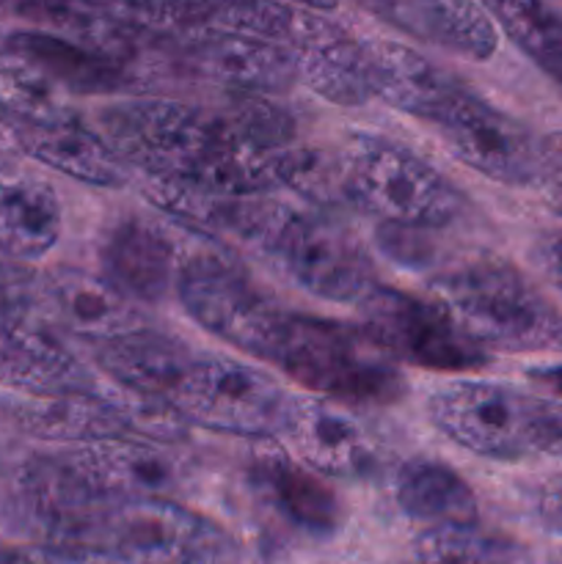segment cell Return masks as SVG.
<instances>
[{
    "label": "cell",
    "instance_id": "obj_28",
    "mask_svg": "<svg viewBox=\"0 0 562 564\" xmlns=\"http://www.w3.org/2000/svg\"><path fill=\"white\" fill-rule=\"evenodd\" d=\"M397 505L413 521L474 523L477 499L461 474L435 460H411L400 468L395 482Z\"/></svg>",
    "mask_w": 562,
    "mask_h": 564
},
{
    "label": "cell",
    "instance_id": "obj_26",
    "mask_svg": "<svg viewBox=\"0 0 562 564\" xmlns=\"http://www.w3.org/2000/svg\"><path fill=\"white\" fill-rule=\"evenodd\" d=\"M9 50L25 55L36 66H42L58 86L80 94H108L127 86V75L121 61L77 42V39L53 36V33H14L9 39Z\"/></svg>",
    "mask_w": 562,
    "mask_h": 564
},
{
    "label": "cell",
    "instance_id": "obj_25",
    "mask_svg": "<svg viewBox=\"0 0 562 564\" xmlns=\"http://www.w3.org/2000/svg\"><path fill=\"white\" fill-rule=\"evenodd\" d=\"M97 361L110 378V383L171 400V391L180 383L182 372L193 361V356L182 345L171 341L169 336L138 328L125 336H116V339L99 341Z\"/></svg>",
    "mask_w": 562,
    "mask_h": 564
},
{
    "label": "cell",
    "instance_id": "obj_9",
    "mask_svg": "<svg viewBox=\"0 0 562 564\" xmlns=\"http://www.w3.org/2000/svg\"><path fill=\"white\" fill-rule=\"evenodd\" d=\"M428 408L435 427L463 449L494 460H518L538 452L549 402L505 386L461 380L435 391Z\"/></svg>",
    "mask_w": 562,
    "mask_h": 564
},
{
    "label": "cell",
    "instance_id": "obj_11",
    "mask_svg": "<svg viewBox=\"0 0 562 564\" xmlns=\"http://www.w3.org/2000/svg\"><path fill=\"white\" fill-rule=\"evenodd\" d=\"M28 516L58 549L97 551L114 496L102 494L69 457H36L20 471Z\"/></svg>",
    "mask_w": 562,
    "mask_h": 564
},
{
    "label": "cell",
    "instance_id": "obj_39",
    "mask_svg": "<svg viewBox=\"0 0 562 564\" xmlns=\"http://www.w3.org/2000/svg\"><path fill=\"white\" fill-rule=\"evenodd\" d=\"M72 564H130L114 554H105V551H75L69 549Z\"/></svg>",
    "mask_w": 562,
    "mask_h": 564
},
{
    "label": "cell",
    "instance_id": "obj_38",
    "mask_svg": "<svg viewBox=\"0 0 562 564\" xmlns=\"http://www.w3.org/2000/svg\"><path fill=\"white\" fill-rule=\"evenodd\" d=\"M529 378L534 380V383H540L543 389H549L551 394L556 397V400L562 402V367H551V369H534Z\"/></svg>",
    "mask_w": 562,
    "mask_h": 564
},
{
    "label": "cell",
    "instance_id": "obj_33",
    "mask_svg": "<svg viewBox=\"0 0 562 564\" xmlns=\"http://www.w3.org/2000/svg\"><path fill=\"white\" fill-rule=\"evenodd\" d=\"M532 185L540 187L543 202L562 218V132H551L538 143Z\"/></svg>",
    "mask_w": 562,
    "mask_h": 564
},
{
    "label": "cell",
    "instance_id": "obj_3",
    "mask_svg": "<svg viewBox=\"0 0 562 564\" xmlns=\"http://www.w3.org/2000/svg\"><path fill=\"white\" fill-rule=\"evenodd\" d=\"M270 364L328 400L389 405L406 394V378L364 328L336 319L287 314Z\"/></svg>",
    "mask_w": 562,
    "mask_h": 564
},
{
    "label": "cell",
    "instance_id": "obj_13",
    "mask_svg": "<svg viewBox=\"0 0 562 564\" xmlns=\"http://www.w3.org/2000/svg\"><path fill=\"white\" fill-rule=\"evenodd\" d=\"M284 435L303 463L325 477H367L378 466V449L367 430L336 400H292Z\"/></svg>",
    "mask_w": 562,
    "mask_h": 564
},
{
    "label": "cell",
    "instance_id": "obj_14",
    "mask_svg": "<svg viewBox=\"0 0 562 564\" xmlns=\"http://www.w3.org/2000/svg\"><path fill=\"white\" fill-rule=\"evenodd\" d=\"M187 55L193 66L237 91L270 94L298 80V61L290 47L246 33L193 28Z\"/></svg>",
    "mask_w": 562,
    "mask_h": 564
},
{
    "label": "cell",
    "instance_id": "obj_32",
    "mask_svg": "<svg viewBox=\"0 0 562 564\" xmlns=\"http://www.w3.org/2000/svg\"><path fill=\"white\" fill-rule=\"evenodd\" d=\"M102 394L119 408L127 427H130L132 433L147 435V438L171 444V441L185 438L187 427H191V422L182 416V411L169 400V397L127 389V386L119 383H110V391H102Z\"/></svg>",
    "mask_w": 562,
    "mask_h": 564
},
{
    "label": "cell",
    "instance_id": "obj_17",
    "mask_svg": "<svg viewBox=\"0 0 562 564\" xmlns=\"http://www.w3.org/2000/svg\"><path fill=\"white\" fill-rule=\"evenodd\" d=\"M372 99L424 121H439L441 113L466 86L430 64L424 55L397 42H364Z\"/></svg>",
    "mask_w": 562,
    "mask_h": 564
},
{
    "label": "cell",
    "instance_id": "obj_5",
    "mask_svg": "<svg viewBox=\"0 0 562 564\" xmlns=\"http://www.w3.org/2000/svg\"><path fill=\"white\" fill-rule=\"evenodd\" d=\"M251 242L298 286L325 301H361L378 284L356 237L323 215L268 202Z\"/></svg>",
    "mask_w": 562,
    "mask_h": 564
},
{
    "label": "cell",
    "instance_id": "obj_7",
    "mask_svg": "<svg viewBox=\"0 0 562 564\" xmlns=\"http://www.w3.org/2000/svg\"><path fill=\"white\" fill-rule=\"evenodd\" d=\"M174 290L204 330L264 361L273 358L287 312L270 306L235 262L218 253H191L180 262Z\"/></svg>",
    "mask_w": 562,
    "mask_h": 564
},
{
    "label": "cell",
    "instance_id": "obj_40",
    "mask_svg": "<svg viewBox=\"0 0 562 564\" xmlns=\"http://www.w3.org/2000/svg\"><path fill=\"white\" fill-rule=\"evenodd\" d=\"M6 419H9V408H0V427H3Z\"/></svg>",
    "mask_w": 562,
    "mask_h": 564
},
{
    "label": "cell",
    "instance_id": "obj_18",
    "mask_svg": "<svg viewBox=\"0 0 562 564\" xmlns=\"http://www.w3.org/2000/svg\"><path fill=\"white\" fill-rule=\"evenodd\" d=\"M17 430L44 441H105L130 433L119 408L97 391H50L11 402Z\"/></svg>",
    "mask_w": 562,
    "mask_h": 564
},
{
    "label": "cell",
    "instance_id": "obj_8",
    "mask_svg": "<svg viewBox=\"0 0 562 564\" xmlns=\"http://www.w3.org/2000/svg\"><path fill=\"white\" fill-rule=\"evenodd\" d=\"M97 551L130 564H231L235 545L215 523L169 499H114Z\"/></svg>",
    "mask_w": 562,
    "mask_h": 564
},
{
    "label": "cell",
    "instance_id": "obj_1",
    "mask_svg": "<svg viewBox=\"0 0 562 564\" xmlns=\"http://www.w3.org/2000/svg\"><path fill=\"white\" fill-rule=\"evenodd\" d=\"M102 138L121 163L229 196H264L275 180L264 154L242 143L224 116L171 99H132L99 113Z\"/></svg>",
    "mask_w": 562,
    "mask_h": 564
},
{
    "label": "cell",
    "instance_id": "obj_36",
    "mask_svg": "<svg viewBox=\"0 0 562 564\" xmlns=\"http://www.w3.org/2000/svg\"><path fill=\"white\" fill-rule=\"evenodd\" d=\"M0 564H72L69 549H22L6 551Z\"/></svg>",
    "mask_w": 562,
    "mask_h": 564
},
{
    "label": "cell",
    "instance_id": "obj_22",
    "mask_svg": "<svg viewBox=\"0 0 562 564\" xmlns=\"http://www.w3.org/2000/svg\"><path fill=\"white\" fill-rule=\"evenodd\" d=\"M143 196L154 207L165 209L182 224L209 235H231L251 242L264 218L268 202L262 196H229L209 191L196 182L174 180V176H149Z\"/></svg>",
    "mask_w": 562,
    "mask_h": 564
},
{
    "label": "cell",
    "instance_id": "obj_24",
    "mask_svg": "<svg viewBox=\"0 0 562 564\" xmlns=\"http://www.w3.org/2000/svg\"><path fill=\"white\" fill-rule=\"evenodd\" d=\"M253 479L270 496L281 516L309 534H334L342 523V507L334 490L312 471L279 452H262L253 463Z\"/></svg>",
    "mask_w": 562,
    "mask_h": 564
},
{
    "label": "cell",
    "instance_id": "obj_23",
    "mask_svg": "<svg viewBox=\"0 0 562 564\" xmlns=\"http://www.w3.org/2000/svg\"><path fill=\"white\" fill-rule=\"evenodd\" d=\"M14 138L31 158L77 182L97 187H119L125 169L99 132L86 130L75 119L53 124H11Z\"/></svg>",
    "mask_w": 562,
    "mask_h": 564
},
{
    "label": "cell",
    "instance_id": "obj_4",
    "mask_svg": "<svg viewBox=\"0 0 562 564\" xmlns=\"http://www.w3.org/2000/svg\"><path fill=\"white\" fill-rule=\"evenodd\" d=\"M339 169L350 204L386 224L441 229L463 209L461 191L446 176L389 138L353 135Z\"/></svg>",
    "mask_w": 562,
    "mask_h": 564
},
{
    "label": "cell",
    "instance_id": "obj_6",
    "mask_svg": "<svg viewBox=\"0 0 562 564\" xmlns=\"http://www.w3.org/2000/svg\"><path fill=\"white\" fill-rule=\"evenodd\" d=\"M171 402L196 427L248 438L281 435L292 411V397L270 375L224 356H193Z\"/></svg>",
    "mask_w": 562,
    "mask_h": 564
},
{
    "label": "cell",
    "instance_id": "obj_21",
    "mask_svg": "<svg viewBox=\"0 0 562 564\" xmlns=\"http://www.w3.org/2000/svg\"><path fill=\"white\" fill-rule=\"evenodd\" d=\"M61 237V202L39 176L0 169V253L39 259Z\"/></svg>",
    "mask_w": 562,
    "mask_h": 564
},
{
    "label": "cell",
    "instance_id": "obj_12",
    "mask_svg": "<svg viewBox=\"0 0 562 564\" xmlns=\"http://www.w3.org/2000/svg\"><path fill=\"white\" fill-rule=\"evenodd\" d=\"M461 163L501 185H532L538 143L523 124L463 88L435 121Z\"/></svg>",
    "mask_w": 562,
    "mask_h": 564
},
{
    "label": "cell",
    "instance_id": "obj_20",
    "mask_svg": "<svg viewBox=\"0 0 562 564\" xmlns=\"http://www.w3.org/2000/svg\"><path fill=\"white\" fill-rule=\"evenodd\" d=\"M69 460L114 499H163L180 485V468L165 452L136 441H91Z\"/></svg>",
    "mask_w": 562,
    "mask_h": 564
},
{
    "label": "cell",
    "instance_id": "obj_2",
    "mask_svg": "<svg viewBox=\"0 0 562 564\" xmlns=\"http://www.w3.org/2000/svg\"><path fill=\"white\" fill-rule=\"evenodd\" d=\"M441 306L483 347L505 352L562 350V314L496 259L457 264L433 279Z\"/></svg>",
    "mask_w": 562,
    "mask_h": 564
},
{
    "label": "cell",
    "instance_id": "obj_19",
    "mask_svg": "<svg viewBox=\"0 0 562 564\" xmlns=\"http://www.w3.org/2000/svg\"><path fill=\"white\" fill-rule=\"evenodd\" d=\"M44 286L61 330H72L99 345L143 328L141 314L130 297L121 295L105 279H94L83 270L58 268L44 275Z\"/></svg>",
    "mask_w": 562,
    "mask_h": 564
},
{
    "label": "cell",
    "instance_id": "obj_34",
    "mask_svg": "<svg viewBox=\"0 0 562 564\" xmlns=\"http://www.w3.org/2000/svg\"><path fill=\"white\" fill-rule=\"evenodd\" d=\"M532 259L540 273L562 290V231H549L532 248Z\"/></svg>",
    "mask_w": 562,
    "mask_h": 564
},
{
    "label": "cell",
    "instance_id": "obj_31",
    "mask_svg": "<svg viewBox=\"0 0 562 564\" xmlns=\"http://www.w3.org/2000/svg\"><path fill=\"white\" fill-rule=\"evenodd\" d=\"M417 564H516L510 545L474 523H439L413 545Z\"/></svg>",
    "mask_w": 562,
    "mask_h": 564
},
{
    "label": "cell",
    "instance_id": "obj_37",
    "mask_svg": "<svg viewBox=\"0 0 562 564\" xmlns=\"http://www.w3.org/2000/svg\"><path fill=\"white\" fill-rule=\"evenodd\" d=\"M116 3L127 6V9L132 11H143V14L163 17V14H171V11H182V9H193V6L209 3V0H116Z\"/></svg>",
    "mask_w": 562,
    "mask_h": 564
},
{
    "label": "cell",
    "instance_id": "obj_10",
    "mask_svg": "<svg viewBox=\"0 0 562 564\" xmlns=\"http://www.w3.org/2000/svg\"><path fill=\"white\" fill-rule=\"evenodd\" d=\"M364 330L391 358L422 369H477L488 364V352L452 319L441 303H424L400 290L375 284L358 301Z\"/></svg>",
    "mask_w": 562,
    "mask_h": 564
},
{
    "label": "cell",
    "instance_id": "obj_30",
    "mask_svg": "<svg viewBox=\"0 0 562 564\" xmlns=\"http://www.w3.org/2000/svg\"><path fill=\"white\" fill-rule=\"evenodd\" d=\"M501 31L562 88V17L543 0H479Z\"/></svg>",
    "mask_w": 562,
    "mask_h": 564
},
{
    "label": "cell",
    "instance_id": "obj_29",
    "mask_svg": "<svg viewBox=\"0 0 562 564\" xmlns=\"http://www.w3.org/2000/svg\"><path fill=\"white\" fill-rule=\"evenodd\" d=\"M0 113L11 124H53L72 119L64 86L14 50L0 53Z\"/></svg>",
    "mask_w": 562,
    "mask_h": 564
},
{
    "label": "cell",
    "instance_id": "obj_35",
    "mask_svg": "<svg viewBox=\"0 0 562 564\" xmlns=\"http://www.w3.org/2000/svg\"><path fill=\"white\" fill-rule=\"evenodd\" d=\"M538 452L562 460V402H549L543 424H540Z\"/></svg>",
    "mask_w": 562,
    "mask_h": 564
},
{
    "label": "cell",
    "instance_id": "obj_16",
    "mask_svg": "<svg viewBox=\"0 0 562 564\" xmlns=\"http://www.w3.org/2000/svg\"><path fill=\"white\" fill-rule=\"evenodd\" d=\"M358 3L400 31L472 61H488L499 44L494 20L479 0H358Z\"/></svg>",
    "mask_w": 562,
    "mask_h": 564
},
{
    "label": "cell",
    "instance_id": "obj_27",
    "mask_svg": "<svg viewBox=\"0 0 562 564\" xmlns=\"http://www.w3.org/2000/svg\"><path fill=\"white\" fill-rule=\"evenodd\" d=\"M295 61L298 77L317 97L334 105H345V108H358L372 99L367 75V47L364 42L347 39L336 28L298 47Z\"/></svg>",
    "mask_w": 562,
    "mask_h": 564
},
{
    "label": "cell",
    "instance_id": "obj_15",
    "mask_svg": "<svg viewBox=\"0 0 562 564\" xmlns=\"http://www.w3.org/2000/svg\"><path fill=\"white\" fill-rule=\"evenodd\" d=\"M108 284L138 303L163 301L176 284V248L163 229L143 218H121L99 246Z\"/></svg>",
    "mask_w": 562,
    "mask_h": 564
}]
</instances>
